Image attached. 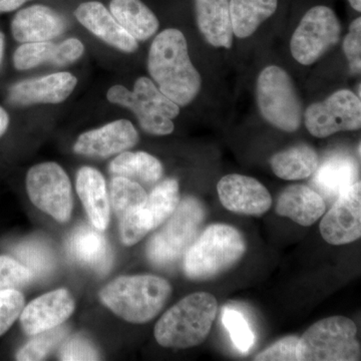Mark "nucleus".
I'll return each mask as SVG.
<instances>
[{
    "label": "nucleus",
    "mask_w": 361,
    "mask_h": 361,
    "mask_svg": "<svg viewBox=\"0 0 361 361\" xmlns=\"http://www.w3.org/2000/svg\"><path fill=\"white\" fill-rule=\"evenodd\" d=\"M148 71L158 89L179 106L191 104L200 92V73L190 59L186 37L176 28L159 33L152 42Z\"/></svg>",
    "instance_id": "1"
},
{
    "label": "nucleus",
    "mask_w": 361,
    "mask_h": 361,
    "mask_svg": "<svg viewBox=\"0 0 361 361\" xmlns=\"http://www.w3.org/2000/svg\"><path fill=\"white\" fill-rule=\"evenodd\" d=\"M172 294L167 280L154 275L116 278L99 292L102 302L126 322L142 324L155 318Z\"/></svg>",
    "instance_id": "2"
},
{
    "label": "nucleus",
    "mask_w": 361,
    "mask_h": 361,
    "mask_svg": "<svg viewBox=\"0 0 361 361\" xmlns=\"http://www.w3.org/2000/svg\"><path fill=\"white\" fill-rule=\"evenodd\" d=\"M218 303L212 294L196 292L166 311L155 327V338L168 348H190L203 343L210 334Z\"/></svg>",
    "instance_id": "3"
},
{
    "label": "nucleus",
    "mask_w": 361,
    "mask_h": 361,
    "mask_svg": "<svg viewBox=\"0 0 361 361\" xmlns=\"http://www.w3.org/2000/svg\"><path fill=\"white\" fill-rule=\"evenodd\" d=\"M246 248L245 239L236 228L226 224L209 226L186 251L185 274L197 281L213 279L236 264Z\"/></svg>",
    "instance_id": "4"
},
{
    "label": "nucleus",
    "mask_w": 361,
    "mask_h": 361,
    "mask_svg": "<svg viewBox=\"0 0 361 361\" xmlns=\"http://www.w3.org/2000/svg\"><path fill=\"white\" fill-rule=\"evenodd\" d=\"M355 323L344 316H331L314 323L299 338V361L360 360Z\"/></svg>",
    "instance_id": "5"
},
{
    "label": "nucleus",
    "mask_w": 361,
    "mask_h": 361,
    "mask_svg": "<svg viewBox=\"0 0 361 361\" xmlns=\"http://www.w3.org/2000/svg\"><path fill=\"white\" fill-rule=\"evenodd\" d=\"M256 97L261 116L273 127L293 133L300 128L303 106L293 80L278 66L261 71L256 85Z\"/></svg>",
    "instance_id": "6"
},
{
    "label": "nucleus",
    "mask_w": 361,
    "mask_h": 361,
    "mask_svg": "<svg viewBox=\"0 0 361 361\" xmlns=\"http://www.w3.org/2000/svg\"><path fill=\"white\" fill-rule=\"evenodd\" d=\"M109 99L132 111L142 129L149 134L167 135L174 132L172 120L179 115L180 106L148 78H137L133 92L123 85H115L109 92Z\"/></svg>",
    "instance_id": "7"
},
{
    "label": "nucleus",
    "mask_w": 361,
    "mask_h": 361,
    "mask_svg": "<svg viewBox=\"0 0 361 361\" xmlns=\"http://www.w3.org/2000/svg\"><path fill=\"white\" fill-rule=\"evenodd\" d=\"M205 208L193 197L184 199L165 221L147 247L149 260L156 266L172 265L186 253L205 219Z\"/></svg>",
    "instance_id": "8"
},
{
    "label": "nucleus",
    "mask_w": 361,
    "mask_h": 361,
    "mask_svg": "<svg viewBox=\"0 0 361 361\" xmlns=\"http://www.w3.org/2000/svg\"><path fill=\"white\" fill-rule=\"evenodd\" d=\"M341 35V21L336 13L324 6L312 7L292 35V56L300 65H313L338 44Z\"/></svg>",
    "instance_id": "9"
},
{
    "label": "nucleus",
    "mask_w": 361,
    "mask_h": 361,
    "mask_svg": "<svg viewBox=\"0 0 361 361\" xmlns=\"http://www.w3.org/2000/svg\"><path fill=\"white\" fill-rule=\"evenodd\" d=\"M26 190L33 205L59 222L70 220L73 193L70 178L54 161L33 166L26 176Z\"/></svg>",
    "instance_id": "10"
},
{
    "label": "nucleus",
    "mask_w": 361,
    "mask_h": 361,
    "mask_svg": "<svg viewBox=\"0 0 361 361\" xmlns=\"http://www.w3.org/2000/svg\"><path fill=\"white\" fill-rule=\"evenodd\" d=\"M306 129L322 137L361 127L360 97L349 90H339L325 101L310 104L303 114Z\"/></svg>",
    "instance_id": "11"
},
{
    "label": "nucleus",
    "mask_w": 361,
    "mask_h": 361,
    "mask_svg": "<svg viewBox=\"0 0 361 361\" xmlns=\"http://www.w3.org/2000/svg\"><path fill=\"white\" fill-rule=\"evenodd\" d=\"M323 239L330 245H345L361 236V184L353 183L337 197L319 226Z\"/></svg>",
    "instance_id": "12"
},
{
    "label": "nucleus",
    "mask_w": 361,
    "mask_h": 361,
    "mask_svg": "<svg viewBox=\"0 0 361 361\" xmlns=\"http://www.w3.org/2000/svg\"><path fill=\"white\" fill-rule=\"evenodd\" d=\"M217 191L222 205L233 213L261 216L272 205L269 191L248 176H225L218 183Z\"/></svg>",
    "instance_id": "13"
},
{
    "label": "nucleus",
    "mask_w": 361,
    "mask_h": 361,
    "mask_svg": "<svg viewBox=\"0 0 361 361\" xmlns=\"http://www.w3.org/2000/svg\"><path fill=\"white\" fill-rule=\"evenodd\" d=\"M137 142L139 134L134 125L128 120H118L80 135L73 151L78 155L108 158L133 148Z\"/></svg>",
    "instance_id": "14"
},
{
    "label": "nucleus",
    "mask_w": 361,
    "mask_h": 361,
    "mask_svg": "<svg viewBox=\"0 0 361 361\" xmlns=\"http://www.w3.org/2000/svg\"><path fill=\"white\" fill-rule=\"evenodd\" d=\"M75 308V299L70 291L58 289L49 292L23 308L20 316L21 326L27 336H35L63 324Z\"/></svg>",
    "instance_id": "15"
},
{
    "label": "nucleus",
    "mask_w": 361,
    "mask_h": 361,
    "mask_svg": "<svg viewBox=\"0 0 361 361\" xmlns=\"http://www.w3.org/2000/svg\"><path fill=\"white\" fill-rule=\"evenodd\" d=\"M77 85V78L70 73L30 78L14 84L8 90L7 101L13 106L59 104L71 96Z\"/></svg>",
    "instance_id": "16"
},
{
    "label": "nucleus",
    "mask_w": 361,
    "mask_h": 361,
    "mask_svg": "<svg viewBox=\"0 0 361 361\" xmlns=\"http://www.w3.org/2000/svg\"><path fill=\"white\" fill-rule=\"evenodd\" d=\"M75 16L80 25L106 44L129 54L137 51V40L116 21L101 2L87 1L80 4Z\"/></svg>",
    "instance_id": "17"
},
{
    "label": "nucleus",
    "mask_w": 361,
    "mask_h": 361,
    "mask_svg": "<svg viewBox=\"0 0 361 361\" xmlns=\"http://www.w3.org/2000/svg\"><path fill=\"white\" fill-rule=\"evenodd\" d=\"M66 30L63 16L51 7L35 4L21 9L11 23V32L18 42H44L56 39Z\"/></svg>",
    "instance_id": "18"
},
{
    "label": "nucleus",
    "mask_w": 361,
    "mask_h": 361,
    "mask_svg": "<svg viewBox=\"0 0 361 361\" xmlns=\"http://www.w3.org/2000/svg\"><path fill=\"white\" fill-rule=\"evenodd\" d=\"M326 211V203L319 193L304 185L285 188L277 200L276 213L297 224L310 227Z\"/></svg>",
    "instance_id": "19"
},
{
    "label": "nucleus",
    "mask_w": 361,
    "mask_h": 361,
    "mask_svg": "<svg viewBox=\"0 0 361 361\" xmlns=\"http://www.w3.org/2000/svg\"><path fill=\"white\" fill-rule=\"evenodd\" d=\"M99 231L89 226L78 228L68 239V250L73 260L80 264L99 274H106L113 263V254L108 241Z\"/></svg>",
    "instance_id": "20"
},
{
    "label": "nucleus",
    "mask_w": 361,
    "mask_h": 361,
    "mask_svg": "<svg viewBox=\"0 0 361 361\" xmlns=\"http://www.w3.org/2000/svg\"><path fill=\"white\" fill-rule=\"evenodd\" d=\"M199 30L209 44L230 49L233 28L229 0H194Z\"/></svg>",
    "instance_id": "21"
},
{
    "label": "nucleus",
    "mask_w": 361,
    "mask_h": 361,
    "mask_svg": "<svg viewBox=\"0 0 361 361\" xmlns=\"http://www.w3.org/2000/svg\"><path fill=\"white\" fill-rule=\"evenodd\" d=\"M77 192L92 226L104 231L110 223V200L103 175L94 168H80L77 176Z\"/></svg>",
    "instance_id": "22"
},
{
    "label": "nucleus",
    "mask_w": 361,
    "mask_h": 361,
    "mask_svg": "<svg viewBox=\"0 0 361 361\" xmlns=\"http://www.w3.org/2000/svg\"><path fill=\"white\" fill-rule=\"evenodd\" d=\"M313 175L312 184L319 194L336 200L341 192L357 182V166L350 157L332 156L318 165Z\"/></svg>",
    "instance_id": "23"
},
{
    "label": "nucleus",
    "mask_w": 361,
    "mask_h": 361,
    "mask_svg": "<svg viewBox=\"0 0 361 361\" xmlns=\"http://www.w3.org/2000/svg\"><path fill=\"white\" fill-rule=\"evenodd\" d=\"M110 11L137 42L153 37L160 26L155 13L142 0H111Z\"/></svg>",
    "instance_id": "24"
},
{
    "label": "nucleus",
    "mask_w": 361,
    "mask_h": 361,
    "mask_svg": "<svg viewBox=\"0 0 361 361\" xmlns=\"http://www.w3.org/2000/svg\"><path fill=\"white\" fill-rule=\"evenodd\" d=\"M319 165L315 149L307 145H297L275 154L271 158L273 173L280 179L298 180L311 177Z\"/></svg>",
    "instance_id": "25"
},
{
    "label": "nucleus",
    "mask_w": 361,
    "mask_h": 361,
    "mask_svg": "<svg viewBox=\"0 0 361 361\" xmlns=\"http://www.w3.org/2000/svg\"><path fill=\"white\" fill-rule=\"evenodd\" d=\"M277 7L278 0H229L233 33L238 39L251 37Z\"/></svg>",
    "instance_id": "26"
},
{
    "label": "nucleus",
    "mask_w": 361,
    "mask_h": 361,
    "mask_svg": "<svg viewBox=\"0 0 361 361\" xmlns=\"http://www.w3.org/2000/svg\"><path fill=\"white\" fill-rule=\"evenodd\" d=\"M115 177L139 180L144 184H154L163 176L164 169L161 161L155 157L145 152H123L114 159L109 167Z\"/></svg>",
    "instance_id": "27"
},
{
    "label": "nucleus",
    "mask_w": 361,
    "mask_h": 361,
    "mask_svg": "<svg viewBox=\"0 0 361 361\" xmlns=\"http://www.w3.org/2000/svg\"><path fill=\"white\" fill-rule=\"evenodd\" d=\"M179 203L180 190L177 180L166 179L157 185L141 208L142 219L149 231L163 224L175 212Z\"/></svg>",
    "instance_id": "28"
},
{
    "label": "nucleus",
    "mask_w": 361,
    "mask_h": 361,
    "mask_svg": "<svg viewBox=\"0 0 361 361\" xmlns=\"http://www.w3.org/2000/svg\"><path fill=\"white\" fill-rule=\"evenodd\" d=\"M146 191L137 182L127 178L115 177L111 180L109 200L118 218L141 208L147 201Z\"/></svg>",
    "instance_id": "29"
},
{
    "label": "nucleus",
    "mask_w": 361,
    "mask_h": 361,
    "mask_svg": "<svg viewBox=\"0 0 361 361\" xmlns=\"http://www.w3.org/2000/svg\"><path fill=\"white\" fill-rule=\"evenodd\" d=\"M68 332L66 326L54 327L35 334L30 342L16 353V360L37 361L44 360L56 346L65 339Z\"/></svg>",
    "instance_id": "30"
},
{
    "label": "nucleus",
    "mask_w": 361,
    "mask_h": 361,
    "mask_svg": "<svg viewBox=\"0 0 361 361\" xmlns=\"http://www.w3.org/2000/svg\"><path fill=\"white\" fill-rule=\"evenodd\" d=\"M14 254L21 264L32 271L35 277L44 276L54 269V255L49 247L39 241L20 244L16 247Z\"/></svg>",
    "instance_id": "31"
},
{
    "label": "nucleus",
    "mask_w": 361,
    "mask_h": 361,
    "mask_svg": "<svg viewBox=\"0 0 361 361\" xmlns=\"http://www.w3.org/2000/svg\"><path fill=\"white\" fill-rule=\"evenodd\" d=\"M56 44L51 42H25L13 54L16 70L27 71L44 63H51Z\"/></svg>",
    "instance_id": "32"
},
{
    "label": "nucleus",
    "mask_w": 361,
    "mask_h": 361,
    "mask_svg": "<svg viewBox=\"0 0 361 361\" xmlns=\"http://www.w3.org/2000/svg\"><path fill=\"white\" fill-rule=\"evenodd\" d=\"M35 275L30 269L21 264L20 261L0 256V292L18 290L25 288L32 281Z\"/></svg>",
    "instance_id": "33"
},
{
    "label": "nucleus",
    "mask_w": 361,
    "mask_h": 361,
    "mask_svg": "<svg viewBox=\"0 0 361 361\" xmlns=\"http://www.w3.org/2000/svg\"><path fill=\"white\" fill-rule=\"evenodd\" d=\"M222 322L236 348L242 353H248L254 345L255 336L244 316L239 311L225 308L223 311Z\"/></svg>",
    "instance_id": "34"
},
{
    "label": "nucleus",
    "mask_w": 361,
    "mask_h": 361,
    "mask_svg": "<svg viewBox=\"0 0 361 361\" xmlns=\"http://www.w3.org/2000/svg\"><path fill=\"white\" fill-rule=\"evenodd\" d=\"M25 308V297L18 290L0 292V336L20 317Z\"/></svg>",
    "instance_id": "35"
},
{
    "label": "nucleus",
    "mask_w": 361,
    "mask_h": 361,
    "mask_svg": "<svg viewBox=\"0 0 361 361\" xmlns=\"http://www.w3.org/2000/svg\"><path fill=\"white\" fill-rule=\"evenodd\" d=\"M141 208L135 209L121 218V239L126 246L135 245L149 232L142 219Z\"/></svg>",
    "instance_id": "36"
},
{
    "label": "nucleus",
    "mask_w": 361,
    "mask_h": 361,
    "mask_svg": "<svg viewBox=\"0 0 361 361\" xmlns=\"http://www.w3.org/2000/svg\"><path fill=\"white\" fill-rule=\"evenodd\" d=\"M59 360L65 361L99 360V355L94 344L82 336L71 337L59 351Z\"/></svg>",
    "instance_id": "37"
},
{
    "label": "nucleus",
    "mask_w": 361,
    "mask_h": 361,
    "mask_svg": "<svg viewBox=\"0 0 361 361\" xmlns=\"http://www.w3.org/2000/svg\"><path fill=\"white\" fill-rule=\"evenodd\" d=\"M299 337H283L255 356L256 361H297Z\"/></svg>",
    "instance_id": "38"
},
{
    "label": "nucleus",
    "mask_w": 361,
    "mask_h": 361,
    "mask_svg": "<svg viewBox=\"0 0 361 361\" xmlns=\"http://www.w3.org/2000/svg\"><path fill=\"white\" fill-rule=\"evenodd\" d=\"M343 51L353 73H360L361 68V18H355L349 26V32L343 42Z\"/></svg>",
    "instance_id": "39"
},
{
    "label": "nucleus",
    "mask_w": 361,
    "mask_h": 361,
    "mask_svg": "<svg viewBox=\"0 0 361 361\" xmlns=\"http://www.w3.org/2000/svg\"><path fill=\"white\" fill-rule=\"evenodd\" d=\"M85 45L78 39H68L56 44L51 63L52 66H63L77 61L84 54Z\"/></svg>",
    "instance_id": "40"
},
{
    "label": "nucleus",
    "mask_w": 361,
    "mask_h": 361,
    "mask_svg": "<svg viewBox=\"0 0 361 361\" xmlns=\"http://www.w3.org/2000/svg\"><path fill=\"white\" fill-rule=\"evenodd\" d=\"M30 0H0V13H11Z\"/></svg>",
    "instance_id": "41"
},
{
    "label": "nucleus",
    "mask_w": 361,
    "mask_h": 361,
    "mask_svg": "<svg viewBox=\"0 0 361 361\" xmlns=\"http://www.w3.org/2000/svg\"><path fill=\"white\" fill-rule=\"evenodd\" d=\"M9 125V116L6 111L0 106V137L6 132Z\"/></svg>",
    "instance_id": "42"
},
{
    "label": "nucleus",
    "mask_w": 361,
    "mask_h": 361,
    "mask_svg": "<svg viewBox=\"0 0 361 361\" xmlns=\"http://www.w3.org/2000/svg\"><path fill=\"white\" fill-rule=\"evenodd\" d=\"M4 54V35L0 32V66H1L2 59Z\"/></svg>",
    "instance_id": "43"
},
{
    "label": "nucleus",
    "mask_w": 361,
    "mask_h": 361,
    "mask_svg": "<svg viewBox=\"0 0 361 361\" xmlns=\"http://www.w3.org/2000/svg\"><path fill=\"white\" fill-rule=\"evenodd\" d=\"M349 4H350L351 7H353L355 11L360 13L361 11V0H348Z\"/></svg>",
    "instance_id": "44"
}]
</instances>
